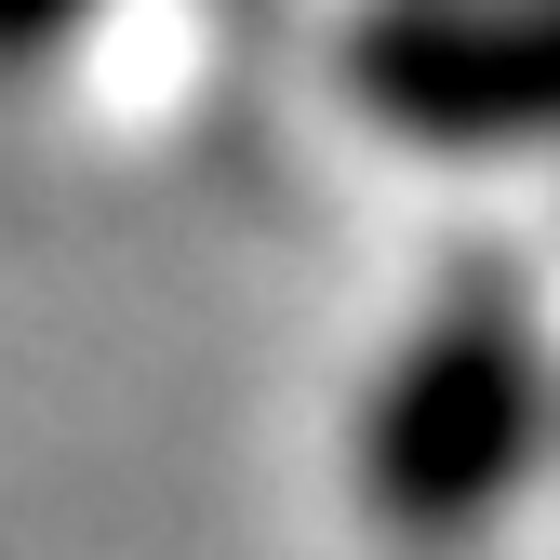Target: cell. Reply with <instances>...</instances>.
Instances as JSON below:
<instances>
[{
    "mask_svg": "<svg viewBox=\"0 0 560 560\" xmlns=\"http://www.w3.org/2000/svg\"><path fill=\"white\" fill-rule=\"evenodd\" d=\"M54 14H67V0H0V40H40Z\"/></svg>",
    "mask_w": 560,
    "mask_h": 560,
    "instance_id": "3957f363",
    "label": "cell"
},
{
    "mask_svg": "<svg viewBox=\"0 0 560 560\" xmlns=\"http://www.w3.org/2000/svg\"><path fill=\"white\" fill-rule=\"evenodd\" d=\"M361 94L428 148H534L560 133V0H428L374 27Z\"/></svg>",
    "mask_w": 560,
    "mask_h": 560,
    "instance_id": "7a4b0ae2",
    "label": "cell"
},
{
    "mask_svg": "<svg viewBox=\"0 0 560 560\" xmlns=\"http://www.w3.org/2000/svg\"><path fill=\"white\" fill-rule=\"evenodd\" d=\"M521 454H534V334L508 280H467L361 413V494L400 534H454L480 508H508Z\"/></svg>",
    "mask_w": 560,
    "mask_h": 560,
    "instance_id": "6da1fadb",
    "label": "cell"
}]
</instances>
